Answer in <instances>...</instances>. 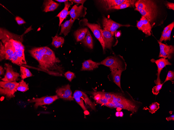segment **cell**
Here are the masks:
<instances>
[{
    "label": "cell",
    "mask_w": 174,
    "mask_h": 130,
    "mask_svg": "<svg viewBox=\"0 0 174 130\" xmlns=\"http://www.w3.org/2000/svg\"><path fill=\"white\" fill-rule=\"evenodd\" d=\"M29 51L38 62L39 69L51 75L63 76L64 67L60 64V60L50 48L47 46L35 47Z\"/></svg>",
    "instance_id": "6da1fadb"
},
{
    "label": "cell",
    "mask_w": 174,
    "mask_h": 130,
    "mask_svg": "<svg viewBox=\"0 0 174 130\" xmlns=\"http://www.w3.org/2000/svg\"><path fill=\"white\" fill-rule=\"evenodd\" d=\"M109 67L111 71L119 70L123 71L126 69L127 64L122 57L120 56H110L99 63Z\"/></svg>",
    "instance_id": "7a4b0ae2"
},
{
    "label": "cell",
    "mask_w": 174,
    "mask_h": 130,
    "mask_svg": "<svg viewBox=\"0 0 174 130\" xmlns=\"http://www.w3.org/2000/svg\"><path fill=\"white\" fill-rule=\"evenodd\" d=\"M74 99L76 102L82 109L84 112H88L84 102L86 105L95 111H96V106L89 98L88 95L84 92L78 90H76L73 95Z\"/></svg>",
    "instance_id": "3957f363"
},
{
    "label": "cell",
    "mask_w": 174,
    "mask_h": 130,
    "mask_svg": "<svg viewBox=\"0 0 174 130\" xmlns=\"http://www.w3.org/2000/svg\"><path fill=\"white\" fill-rule=\"evenodd\" d=\"M86 18H84L81 20L79 24L88 26L92 31L95 37L99 41L101 44L104 51L105 49V43L103 39L102 29L99 24H92L88 22Z\"/></svg>",
    "instance_id": "277c9868"
},
{
    "label": "cell",
    "mask_w": 174,
    "mask_h": 130,
    "mask_svg": "<svg viewBox=\"0 0 174 130\" xmlns=\"http://www.w3.org/2000/svg\"><path fill=\"white\" fill-rule=\"evenodd\" d=\"M19 83L16 81L0 82V94L5 95L8 98L10 99L14 96V93L17 91V88Z\"/></svg>",
    "instance_id": "5b68a950"
},
{
    "label": "cell",
    "mask_w": 174,
    "mask_h": 130,
    "mask_svg": "<svg viewBox=\"0 0 174 130\" xmlns=\"http://www.w3.org/2000/svg\"><path fill=\"white\" fill-rule=\"evenodd\" d=\"M142 16L145 17L150 23L156 19L158 13V8L156 3L152 2L144 9L138 11Z\"/></svg>",
    "instance_id": "8992f818"
},
{
    "label": "cell",
    "mask_w": 174,
    "mask_h": 130,
    "mask_svg": "<svg viewBox=\"0 0 174 130\" xmlns=\"http://www.w3.org/2000/svg\"><path fill=\"white\" fill-rule=\"evenodd\" d=\"M102 24L104 29L110 32L113 36H114L116 30L121 26L129 27V24L122 25L117 23L109 18L103 16Z\"/></svg>",
    "instance_id": "52a82bcc"
},
{
    "label": "cell",
    "mask_w": 174,
    "mask_h": 130,
    "mask_svg": "<svg viewBox=\"0 0 174 130\" xmlns=\"http://www.w3.org/2000/svg\"><path fill=\"white\" fill-rule=\"evenodd\" d=\"M58 98V96L56 95L43 97L39 98H33L32 99L28 100V102L29 103H34V107L35 109H37L39 106L51 104Z\"/></svg>",
    "instance_id": "ba28073f"
},
{
    "label": "cell",
    "mask_w": 174,
    "mask_h": 130,
    "mask_svg": "<svg viewBox=\"0 0 174 130\" xmlns=\"http://www.w3.org/2000/svg\"><path fill=\"white\" fill-rule=\"evenodd\" d=\"M4 68L6 72L4 77L1 79L2 81L12 82L18 80L20 75L19 73L14 71L11 64L9 63H5Z\"/></svg>",
    "instance_id": "9c48e42d"
},
{
    "label": "cell",
    "mask_w": 174,
    "mask_h": 130,
    "mask_svg": "<svg viewBox=\"0 0 174 130\" xmlns=\"http://www.w3.org/2000/svg\"><path fill=\"white\" fill-rule=\"evenodd\" d=\"M152 63H155L157 67V79L154 81V83L156 85L161 83V81L160 78L161 72L163 69L166 65H171L172 64L169 62L168 59L161 57V58L156 60L153 59L151 60Z\"/></svg>",
    "instance_id": "30bf717a"
},
{
    "label": "cell",
    "mask_w": 174,
    "mask_h": 130,
    "mask_svg": "<svg viewBox=\"0 0 174 130\" xmlns=\"http://www.w3.org/2000/svg\"><path fill=\"white\" fill-rule=\"evenodd\" d=\"M56 93L58 97L61 99L66 100H74L73 97L72 96L70 86L69 84L58 88Z\"/></svg>",
    "instance_id": "8fae6325"
},
{
    "label": "cell",
    "mask_w": 174,
    "mask_h": 130,
    "mask_svg": "<svg viewBox=\"0 0 174 130\" xmlns=\"http://www.w3.org/2000/svg\"><path fill=\"white\" fill-rule=\"evenodd\" d=\"M158 42L160 47L159 57H162L165 59L167 58L169 59H171L174 53V46L167 45L158 41Z\"/></svg>",
    "instance_id": "7c38bea8"
},
{
    "label": "cell",
    "mask_w": 174,
    "mask_h": 130,
    "mask_svg": "<svg viewBox=\"0 0 174 130\" xmlns=\"http://www.w3.org/2000/svg\"><path fill=\"white\" fill-rule=\"evenodd\" d=\"M10 40L12 43L17 55L20 60V61L23 64H27L24 55V47L22 42L20 41L17 40L13 39H10Z\"/></svg>",
    "instance_id": "4fadbf2b"
},
{
    "label": "cell",
    "mask_w": 174,
    "mask_h": 130,
    "mask_svg": "<svg viewBox=\"0 0 174 130\" xmlns=\"http://www.w3.org/2000/svg\"><path fill=\"white\" fill-rule=\"evenodd\" d=\"M86 8L84 7L83 4L78 6L76 5H74L70 11V16L73 20L79 19V18L84 17L86 12Z\"/></svg>",
    "instance_id": "5bb4252c"
},
{
    "label": "cell",
    "mask_w": 174,
    "mask_h": 130,
    "mask_svg": "<svg viewBox=\"0 0 174 130\" xmlns=\"http://www.w3.org/2000/svg\"><path fill=\"white\" fill-rule=\"evenodd\" d=\"M138 29L147 36L151 35L152 27L150 23L144 16H142L140 20L136 24Z\"/></svg>",
    "instance_id": "9a60e30c"
},
{
    "label": "cell",
    "mask_w": 174,
    "mask_h": 130,
    "mask_svg": "<svg viewBox=\"0 0 174 130\" xmlns=\"http://www.w3.org/2000/svg\"><path fill=\"white\" fill-rule=\"evenodd\" d=\"M0 33V38L2 42L9 40L11 39L21 42L23 40L22 36H14L15 35L11 33L10 32L4 29L1 28Z\"/></svg>",
    "instance_id": "2e32d148"
},
{
    "label": "cell",
    "mask_w": 174,
    "mask_h": 130,
    "mask_svg": "<svg viewBox=\"0 0 174 130\" xmlns=\"http://www.w3.org/2000/svg\"><path fill=\"white\" fill-rule=\"evenodd\" d=\"M126 1V0H102L97 1L105 10L108 11L110 10L112 8L115 6L121 4Z\"/></svg>",
    "instance_id": "e0dca14e"
},
{
    "label": "cell",
    "mask_w": 174,
    "mask_h": 130,
    "mask_svg": "<svg viewBox=\"0 0 174 130\" xmlns=\"http://www.w3.org/2000/svg\"><path fill=\"white\" fill-rule=\"evenodd\" d=\"M2 43L4 46L5 59L11 61L15 51L14 47L10 40L2 42Z\"/></svg>",
    "instance_id": "ac0fdd59"
},
{
    "label": "cell",
    "mask_w": 174,
    "mask_h": 130,
    "mask_svg": "<svg viewBox=\"0 0 174 130\" xmlns=\"http://www.w3.org/2000/svg\"><path fill=\"white\" fill-rule=\"evenodd\" d=\"M73 4L72 2L68 1L64 3L65 6L64 9L57 16L59 18V26H60L62 22L66 17L67 16L70 14V11H69V8Z\"/></svg>",
    "instance_id": "d6986e66"
},
{
    "label": "cell",
    "mask_w": 174,
    "mask_h": 130,
    "mask_svg": "<svg viewBox=\"0 0 174 130\" xmlns=\"http://www.w3.org/2000/svg\"><path fill=\"white\" fill-rule=\"evenodd\" d=\"M102 31L105 49H111L114 38L110 32L104 29L102 30Z\"/></svg>",
    "instance_id": "ffe728a7"
},
{
    "label": "cell",
    "mask_w": 174,
    "mask_h": 130,
    "mask_svg": "<svg viewBox=\"0 0 174 130\" xmlns=\"http://www.w3.org/2000/svg\"><path fill=\"white\" fill-rule=\"evenodd\" d=\"M100 65L99 63L94 61L91 59H89L84 61L82 64V66L80 70L90 71L98 67Z\"/></svg>",
    "instance_id": "44dd1931"
},
{
    "label": "cell",
    "mask_w": 174,
    "mask_h": 130,
    "mask_svg": "<svg viewBox=\"0 0 174 130\" xmlns=\"http://www.w3.org/2000/svg\"><path fill=\"white\" fill-rule=\"evenodd\" d=\"M74 21L71 18L68 20H66L63 24H61V30L59 35L63 34L65 36L67 35L70 32L71 28Z\"/></svg>",
    "instance_id": "7402d4cb"
},
{
    "label": "cell",
    "mask_w": 174,
    "mask_h": 130,
    "mask_svg": "<svg viewBox=\"0 0 174 130\" xmlns=\"http://www.w3.org/2000/svg\"><path fill=\"white\" fill-rule=\"evenodd\" d=\"M43 4L44 6L43 11L45 12L54 11L59 5V3L52 0H45Z\"/></svg>",
    "instance_id": "603a6c76"
},
{
    "label": "cell",
    "mask_w": 174,
    "mask_h": 130,
    "mask_svg": "<svg viewBox=\"0 0 174 130\" xmlns=\"http://www.w3.org/2000/svg\"><path fill=\"white\" fill-rule=\"evenodd\" d=\"M100 91L93 92H91L93 99L98 104L103 105L109 102V100L102 96Z\"/></svg>",
    "instance_id": "cb8c5ba5"
},
{
    "label": "cell",
    "mask_w": 174,
    "mask_h": 130,
    "mask_svg": "<svg viewBox=\"0 0 174 130\" xmlns=\"http://www.w3.org/2000/svg\"><path fill=\"white\" fill-rule=\"evenodd\" d=\"M123 71L121 70L111 71V75L113 82L121 89L122 92H123L121 88L120 83L121 76Z\"/></svg>",
    "instance_id": "d4e9b609"
},
{
    "label": "cell",
    "mask_w": 174,
    "mask_h": 130,
    "mask_svg": "<svg viewBox=\"0 0 174 130\" xmlns=\"http://www.w3.org/2000/svg\"><path fill=\"white\" fill-rule=\"evenodd\" d=\"M88 30V28H84L78 29L75 31L74 35L77 42L82 41L85 37Z\"/></svg>",
    "instance_id": "484cf974"
},
{
    "label": "cell",
    "mask_w": 174,
    "mask_h": 130,
    "mask_svg": "<svg viewBox=\"0 0 174 130\" xmlns=\"http://www.w3.org/2000/svg\"><path fill=\"white\" fill-rule=\"evenodd\" d=\"M150 0H139L135 2L134 5L135 7V10L139 11L144 9L152 1Z\"/></svg>",
    "instance_id": "4316f807"
},
{
    "label": "cell",
    "mask_w": 174,
    "mask_h": 130,
    "mask_svg": "<svg viewBox=\"0 0 174 130\" xmlns=\"http://www.w3.org/2000/svg\"><path fill=\"white\" fill-rule=\"evenodd\" d=\"M136 1V0H126L125 2L121 4L113 7L110 10L113 9H121L129 7H134Z\"/></svg>",
    "instance_id": "83f0119b"
},
{
    "label": "cell",
    "mask_w": 174,
    "mask_h": 130,
    "mask_svg": "<svg viewBox=\"0 0 174 130\" xmlns=\"http://www.w3.org/2000/svg\"><path fill=\"white\" fill-rule=\"evenodd\" d=\"M83 43L86 46L90 49L93 47V40L91 34L88 30L84 38L82 41Z\"/></svg>",
    "instance_id": "f1b7e54d"
},
{
    "label": "cell",
    "mask_w": 174,
    "mask_h": 130,
    "mask_svg": "<svg viewBox=\"0 0 174 130\" xmlns=\"http://www.w3.org/2000/svg\"><path fill=\"white\" fill-rule=\"evenodd\" d=\"M52 45L56 48H58L61 46L64 43V38L57 35L52 37Z\"/></svg>",
    "instance_id": "f546056e"
},
{
    "label": "cell",
    "mask_w": 174,
    "mask_h": 130,
    "mask_svg": "<svg viewBox=\"0 0 174 130\" xmlns=\"http://www.w3.org/2000/svg\"><path fill=\"white\" fill-rule=\"evenodd\" d=\"M20 77L22 80L33 76L28 69L22 66H20Z\"/></svg>",
    "instance_id": "4dcf8cb0"
},
{
    "label": "cell",
    "mask_w": 174,
    "mask_h": 130,
    "mask_svg": "<svg viewBox=\"0 0 174 130\" xmlns=\"http://www.w3.org/2000/svg\"><path fill=\"white\" fill-rule=\"evenodd\" d=\"M29 89L28 84L22 79L19 83V84L17 87V91L22 92H25Z\"/></svg>",
    "instance_id": "1f68e13d"
},
{
    "label": "cell",
    "mask_w": 174,
    "mask_h": 130,
    "mask_svg": "<svg viewBox=\"0 0 174 130\" xmlns=\"http://www.w3.org/2000/svg\"><path fill=\"white\" fill-rule=\"evenodd\" d=\"M159 104L157 102L152 103L149 106V112L152 114L155 113L159 108Z\"/></svg>",
    "instance_id": "d6a6232c"
},
{
    "label": "cell",
    "mask_w": 174,
    "mask_h": 130,
    "mask_svg": "<svg viewBox=\"0 0 174 130\" xmlns=\"http://www.w3.org/2000/svg\"><path fill=\"white\" fill-rule=\"evenodd\" d=\"M163 83H161L156 85L153 87L152 89V92L155 95H157L159 92L160 90L161 89Z\"/></svg>",
    "instance_id": "836d02e7"
},
{
    "label": "cell",
    "mask_w": 174,
    "mask_h": 130,
    "mask_svg": "<svg viewBox=\"0 0 174 130\" xmlns=\"http://www.w3.org/2000/svg\"><path fill=\"white\" fill-rule=\"evenodd\" d=\"M171 23V26L166 32L165 41L168 40L170 41L171 40V33L174 27V22H173Z\"/></svg>",
    "instance_id": "e575fe53"
},
{
    "label": "cell",
    "mask_w": 174,
    "mask_h": 130,
    "mask_svg": "<svg viewBox=\"0 0 174 130\" xmlns=\"http://www.w3.org/2000/svg\"><path fill=\"white\" fill-rule=\"evenodd\" d=\"M5 59V54L4 46L1 42L0 43V61Z\"/></svg>",
    "instance_id": "d590c367"
},
{
    "label": "cell",
    "mask_w": 174,
    "mask_h": 130,
    "mask_svg": "<svg viewBox=\"0 0 174 130\" xmlns=\"http://www.w3.org/2000/svg\"><path fill=\"white\" fill-rule=\"evenodd\" d=\"M174 80V72L172 71H169L167 73L166 79L164 81V84L168 81L170 80L173 82Z\"/></svg>",
    "instance_id": "8d00e7d4"
},
{
    "label": "cell",
    "mask_w": 174,
    "mask_h": 130,
    "mask_svg": "<svg viewBox=\"0 0 174 130\" xmlns=\"http://www.w3.org/2000/svg\"><path fill=\"white\" fill-rule=\"evenodd\" d=\"M171 23L164 28L162 32L161 37L159 40L158 41L159 42H161L163 41H165L166 32L171 26Z\"/></svg>",
    "instance_id": "74e56055"
},
{
    "label": "cell",
    "mask_w": 174,
    "mask_h": 130,
    "mask_svg": "<svg viewBox=\"0 0 174 130\" xmlns=\"http://www.w3.org/2000/svg\"><path fill=\"white\" fill-rule=\"evenodd\" d=\"M64 75L67 79L70 81H71L74 78L75 75L74 73L70 71H67L66 72Z\"/></svg>",
    "instance_id": "f35d334b"
},
{
    "label": "cell",
    "mask_w": 174,
    "mask_h": 130,
    "mask_svg": "<svg viewBox=\"0 0 174 130\" xmlns=\"http://www.w3.org/2000/svg\"><path fill=\"white\" fill-rule=\"evenodd\" d=\"M15 20L19 25L26 23V22L21 18L19 16H17L15 18Z\"/></svg>",
    "instance_id": "ab89813d"
},
{
    "label": "cell",
    "mask_w": 174,
    "mask_h": 130,
    "mask_svg": "<svg viewBox=\"0 0 174 130\" xmlns=\"http://www.w3.org/2000/svg\"><path fill=\"white\" fill-rule=\"evenodd\" d=\"M103 106L111 109L116 108L114 103L112 102H109L104 104Z\"/></svg>",
    "instance_id": "60d3db41"
},
{
    "label": "cell",
    "mask_w": 174,
    "mask_h": 130,
    "mask_svg": "<svg viewBox=\"0 0 174 130\" xmlns=\"http://www.w3.org/2000/svg\"><path fill=\"white\" fill-rule=\"evenodd\" d=\"M70 1L72 2L77 3V5H78L80 4H83L86 1L84 0H69Z\"/></svg>",
    "instance_id": "b9f144b4"
},
{
    "label": "cell",
    "mask_w": 174,
    "mask_h": 130,
    "mask_svg": "<svg viewBox=\"0 0 174 130\" xmlns=\"http://www.w3.org/2000/svg\"><path fill=\"white\" fill-rule=\"evenodd\" d=\"M166 5L169 9L174 10V3H173L167 2Z\"/></svg>",
    "instance_id": "7bdbcfd3"
},
{
    "label": "cell",
    "mask_w": 174,
    "mask_h": 130,
    "mask_svg": "<svg viewBox=\"0 0 174 130\" xmlns=\"http://www.w3.org/2000/svg\"><path fill=\"white\" fill-rule=\"evenodd\" d=\"M166 120L168 121L171 120H174V115H172L169 117L166 118Z\"/></svg>",
    "instance_id": "ee69618b"
},
{
    "label": "cell",
    "mask_w": 174,
    "mask_h": 130,
    "mask_svg": "<svg viewBox=\"0 0 174 130\" xmlns=\"http://www.w3.org/2000/svg\"><path fill=\"white\" fill-rule=\"evenodd\" d=\"M115 115L117 117H122L123 115V114L122 112H117L116 113Z\"/></svg>",
    "instance_id": "f6af8a7d"
},
{
    "label": "cell",
    "mask_w": 174,
    "mask_h": 130,
    "mask_svg": "<svg viewBox=\"0 0 174 130\" xmlns=\"http://www.w3.org/2000/svg\"><path fill=\"white\" fill-rule=\"evenodd\" d=\"M114 34L115 37H116L118 38L119 37L121 36V33L120 31H116Z\"/></svg>",
    "instance_id": "bcb514c9"
},
{
    "label": "cell",
    "mask_w": 174,
    "mask_h": 130,
    "mask_svg": "<svg viewBox=\"0 0 174 130\" xmlns=\"http://www.w3.org/2000/svg\"><path fill=\"white\" fill-rule=\"evenodd\" d=\"M4 70L1 66H0V75H3L4 73Z\"/></svg>",
    "instance_id": "7dc6e473"
},
{
    "label": "cell",
    "mask_w": 174,
    "mask_h": 130,
    "mask_svg": "<svg viewBox=\"0 0 174 130\" xmlns=\"http://www.w3.org/2000/svg\"><path fill=\"white\" fill-rule=\"evenodd\" d=\"M56 1L59 2H65L69 1L67 0H56Z\"/></svg>",
    "instance_id": "c3c4849f"
}]
</instances>
